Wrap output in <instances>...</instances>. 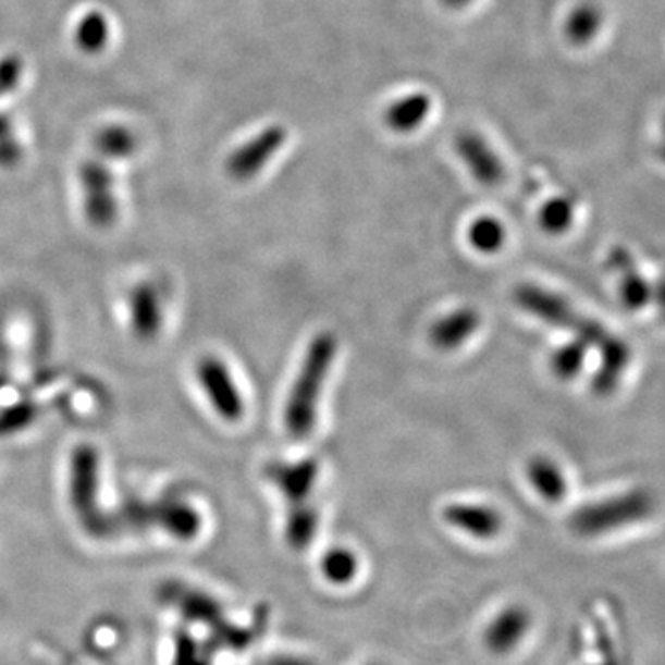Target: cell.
<instances>
[{"mask_svg":"<svg viewBox=\"0 0 665 665\" xmlns=\"http://www.w3.org/2000/svg\"><path fill=\"white\" fill-rule=\"evenodd\" d=\"M336 338L331 333H318L309 346L299 367L285 405V429L296 440H304L317 428L318 405L335 362Z\"/></svg>","mask_w":665,"mask_h":665,"instance_id":"6da1fadb","label":"cell"},{"mask_svg":"<svg viewBox=\"0 0 665 665\" xmlns=\"http://www.w3.org/2000/svg\"><path fill=\"white\" fill-rule=\"evenodd\" d=\"M148 529H161L176 540L189 542L200 534L201 516L182 500L130 501L115 513H106L104 538Z\"/></svg>","mask_w":665,"mask_h":665,"instance_id":"7a4b0ae2","label":"cell"},{"mask_svg":"<svg viewBox=\"0 0 665 665\" xmlns=\"http://www.w3.org/2000/svg\"><path fill=\"white\" fill-rule=\"evenodd\" d=\"M653 513V500L645 492H629L590 503L575 510L569 527L582 538H599L640 524Z\"/></svg>","mask_w":665,"mask_h":665,"instance_id":"3957f363","label":"cell"},{"mask_svg":"<svg viewBox=\"0 0 665 665\" xmlns=\"http://www.w3.org/2000/svg\"><path fill=\"white\" fill-rule=\"evenodd\" d=\"M514 301L524 311L531 312L532 317L540 318L547 324L574 331L580 336L579 341L584 342V344H595V346L606 349L614 342L608 333H604L601 325L588 322L580 317L579 312L575 311L566 299L556 296L551 291L538 287V285H519L514 291Z\"/></svg>","mask_w":665,"mask_h":665,"instance_id":"277c9868","label":"cell"},{"mask_svg":"<svg viewBox=\"0 0 665 665\" xmlns=\"http://www.w3.org/2000/svg\"><path fill=\"white\" fill-rule=\"evenodd\" d=\"M69 497L87 534L104 538L106 510L98 505V453L89 444L74 447L69 473Z\"/></svg>","mask_w":665,"mask_h":665,"instance_id":"5b68a950","label":"cell"},{"mask_svg":"<svg viewBox=\"0 0 665 665\" xmlns=\"http://www.w3.org/2000/svg\"><path fill=\"white\" fill-rule=\"evenodd\" d=\"M532 629L534 616L527 604H503L482 625V649L494 658H510L529 641Z\"/></svg>","mask_w":665,"mask_h":665,"instance_id":"8992f818","label":"cell"},{"mask_svg":"<svg viewBox=\"0 0 665 665\" xmlns=\"http://www.w3.org/2000/svg\"><path fill=\"white\" fill-rule=\"evenodd\" d=\"M196 375L201 389L208 394L209 403L213 405L217 415L222 420L238 421L245 415V399L233 381L230 368L219 357H204L196 367Z\"/></svg>","mask_w":665,"mask_h":665,"instance_id":"52a82bcc","label":"cell"},{"mask_svg":"<svg viewBox=\"0 0 665 665\" xmlns=\"http://www.w3.org/2000/svg\"><path fill=\"white\" fill-rule=\"evenodd\" d=\"M79 182L84 189V211L89 224L110 227L116 219V200L113 195V177L102 161H86L79 169Z\"/></svg>","mask_w":665,"mask_h":665,"instance_id":"ba28073f","label":"cell"},{"mask_svg":"<svg viewBox=\"0 0 665 665\" xmlns=\"http://www.w3.org/2000/svg\"><path fill=\"white\" fill-rule=\"evenodd\" d=\"M442 519L455 531L477 542H492L505 529V519L500 510L479 503H452L444 508Z\"/></svg>","mask_w":665,"mask_h":665,"instance_id":"9c48e42d","label":"cell"},{"mask_svg":"<svg viewBox=\"0 0 665 665\" xmlns=\"http://www.w3.org/2000/svg\"><path fill=\"white\" fill-rule=\"evenodd\" d=\"M287 139L285 130L272 126L237 148L227 159V172L235 180H250L261 172Z\"/></svg>","mask_w":665,"mask_h":665,"instance_id":"30bf717a","label":"cell"},{"mask_svg":"<svg viewBox=\"0 0 665 665\" xmlns=\"http://www.w3.org/2000/svg\"><path fill=\"white\" fill-rule=\"evenodd\" d=\"M264 476L291 505H298L307 503L312 494L320 476V465L317 458H306L299 463H270Z\"/></svg>","mask_w":665,"mask_h":665,"instance_id":"8fae6325","label":"cell"},{"mask_svg":"<svg viewBox=\"0 0 665 665\" xmlns=\"http://www.w3.org/2000/svg\"><path fill=\"white\" fill-rule=\"evenodd\" d=\"M130 324L139 341L148 342L158 336L163 324L161 298L152 283H139L128 296Z\"/></svg>","mask_w":665,"mask_h":665,"instance_id":"7c38bea8","label":"cell"},{"mask_svg":"<svg viewBox=\"0 0 665 665\" xmlns=\"http://www.w3.org/2000/svg\"><path fill=\"white\" fill-rule=\"evenodd\" d=\"M457 153L470 169L477 182L482 185L501 184L505 177V169L494 150L487 145V140L477 134H460L457 139Z\"/></svg>","mask_w":665,"mask_h":665,"instance_id":"4fadbf2b","label":"cell"},{"mask_svg":"<svg viewBox=\"0 0 665 665\" xmlns=\"http://www.w3.org/2000/svg\"><path fill=\"white\" fill-rule=\"evenodd\" d=\"M481 325V315L471 307H458L446 317L439 318L429 331V341L442 352L457 349L470 338Z\"/></svg>","mask_w":665,"mask_h":665,"instance_id":"5bb4252c","label":"cell"},{"mask_svg":"<svg viewBox=\"0 0 665 665\" xmlns=\"http://www.w3.org/2000/svg\"><path fill=\"white\" fill-rule=\"evenodd\" d=\"M320 579L331 588H349L360 575V558L348 545H333L318 561Z\"/></svg>","mask_w":665,"mask_h":665,"instance_id":"9a60e30c","label":"cell"},{"mask_svg":"<svg viewBox=\"0 0 665 665\" xmlns=\"http://www.w3.org/2000/svg\"><path fill=\"white\" fill-rule=\"evenodd\" d=\"M169 592H172V601L177 604V608L190 623H200L206 627L209 625L211 629H219V632H222L224 619H222L219 604L214 603L213 599L198 590H190L180 584L177 587L174 584ZM219 632H214V636Z\"/></svg>","mask_w":665,"mask_h":665,"instance_id":"2e32d148","label":"cell"},{"mask_svg":"<svg viewBox=\"0 0 665 665\" xmlns=\"http://www.w3.org/2000/svg\"><path fill=\"white\" fill-rule=\"evenodd\" d=\"M320 514L311 503L291 505L285 519V542L296 553L306 551L317 540Z\"/></svg>","mask_w":665,"mask_h":665,"instance_id":"e0dca14e","label":"cell"},{"mask_svg":"<svg viewBox=\"0 0 665 665\" xmlns=\"http://www.w3.org/2000/svg\"><path fill=\"white\" fill-rule=\"evenodd\" d=\"M527 479L542 500L558 503L568 494V482L561 468L547 457H534L527 465Z\"/></svg>","mask_w":665,"mask_h":665,"instance_id":"ac0fdd59","label":"cell"},{"mask_svg":"<svg viewBox=\"0 0 665 665\" xmlns=\"http://www.w3.org/2000/svg\"><path fill=\"white\" fill-rule=\"evenodd\" d=\"M431 111V98L423 93H415L399 98L386 110V123L396 132H410L418 128Z\"/></svg>","mask_w":665,"mask_h":665,"instance_id":"d6986e66","label":"cell"},{"mask_svg":"<svg viewBox=\"0 0 665 665\" xmlns=\"http://www.w3.org/2000/svg\"><path fill=\"white\" fill-rule=\"evenodd\" d=\"M505 226L494 217H479L468 227V241L481 254H497L505 245Z\"/></svg>","mask_w":665,"mask_h":665,"instance_id":"ffe728a7","label":"cell"},{"mask_svg":"<svg viewBox=\"0 0 665 665\" xmlns=\"http://www.w3.org/2000/svg\"><path fill=\"white\" fill-rule=\"evenodd\" d=\"M110 39V23L106 15L100 12L86 13L76 28V44L79 49L86 50L89 54H97L104 49Z\"/></svg>","mask_w":665,"mask_h":665,"instance_id":"44dd1931","label":"cell"},{"mask_svg":"<svg viewBox=\"0 0 665 665\" xmlns=\"http://www.w3.org/2000/svg\"><path fill=\"white\" fill-rule=\"evenodd\" d=\"M97 150L100 156H104L108 159H124L132 156L137 148V139L135 135L124 126L113 124L108 128L102 130L97 135Z\"/></svg>","mask_w":665,"mask_h":665,"instance_id":"7402d4cb","label":"cell"},{"mask_svg":"<svg viewBox=\"0 0 665 665\" xmlns=\"http://www.w3.org/2000/svg\"><path fill=\"white\" fill-rule=\"evenodd\" d=\"M601 26V12L598 8L584 4L571 12L566 23V34L577 45H584L595 37Z\"/></svg>","mask_w":665,"mask_h":665,"instance_id":"603a6c76","label":"cell"},{"mask_svg":"<svg viewBox=\"0 0 665 665\" xmlns=\"http://www.w3.org/2000/svg\"><path fill=\"white\" fill-rule=\"evenodd\" d=\"M574 204L568 198H553L540 209V226L551 235L568 232L574 224Z\"/></svg>","mask_w":665,"mask_h":665,"instance_id":"cb8c5ba5","label":"cell"},{"mask_svg":"<svg viewBox=\"0 0 665 665\" xmlns=\"http://www.w3.org/2000/svg\"><path fill=\"white\" fill-rule=\"evenodd\" d=\"M587 346L582 341H574L556 349L551 357V368L561 379H571L584 367Z\"/></svg>","mask_w":665,"mask_h":665,"instance_id":"d4e9b609","label":"cell"},{"mask_svg":"<svg viewBox=\"0 0 665 665\" xmlns=\"http://www.w3.org/2000/svg\"><path fill=\"white\" fill-rule=\"evenodd\" d=\"M211 656L213 651L208 648V643L201 645L193 636L180 632L172 665H211Z\"/></svg>","mask_w":665,"mask_h":665,"instance_id":"484cf974","label":"cell"},{"mask_svg":"<svg viewBox=\"0 0 665 665\" xmlns=\"http://www.w3.org/2000/svg\"><path fill=\"white\" fill-rule=\"evenodd\" d=\"M21 159V147L13 134L12 123L4 113H0V167L12 169Z\"/></svg>","mask_w":665,"mask_h":665,"instance_id":"4316f807","label":"cell"},{"mask_svg":"<svg viewBox=\"0 0 665 665\" xmlns=\"http://www.w3.org/2000/svg\"><path fill=\"white\" fill-rule=\"evenodd\" d=\"M34 418H36V407L34 405H28V403L15 405L12 409H8L4 415H0V433L25 428Z\"/></svg>","mask_w":665,"mask_h":665,"instance_id":"83f0119b","label":"cell"},{"mask_svg":"<svg viewBox=\"0 0 665 665\" xmlns=\"http://www.w3.org/2000/svg\"><path fill=\"white\" fill-rule=\"evenodd\" d=\"M23 74V62L19 56H7L0 62V98L7 97L17 87L19 79Z\"/></svg>","mask_w":665,"mask_h":665,"instance_id":"f1b7e54d","label":"cell"},{"mask_svg":"<svg viewBox=\"0 0 665 665\" xmlns=\"http://www.w3.org/2000/svg\"><path fill=\"white\" fill-rule=\"evenodd\" d=\"M264 665H318L315 660L307 658L304 654L280 653L274 654Z\"/></svg>","mask_w":665,"mask_h":665,"instance_id":"f546056e","label":"cell"},{"mask_svg":"<svg viewBox=\"0 0 665 665\" xmlns=\"http://www.w3.org/2000/svg\"><path fill=\"white\" fill-rule=\"evenodd\" d=\"M442 2L450 8H463L466 4H470L471 0H442Z\"/></svg>","mask_w":665,"mask_h":665,"instance_id":"4dcf8cb0","label":"cell"},{"mask_svg":"<svg viewBox=\"0 0 665 665\" xmlns=\"http://www.w3.org/2000/svg\"><path fill=\"white\" fill-rule=\"evenodd\" d=\"M590 665H616V664H612L611 660H604V662H601V664H590Z\"/></svg>","mask_w":665,"mask_h":665,"instance_id":"1f68e13d","label":"cell"},{"mask_svg":"<svg viewBox=\"0 0 665 665\" xmlns=\"http://www.w3.org/2000/svg\"><path fill=\"white\" fill-rule=\"evenodd\" d=\"M365 665H385V664H381V662H370V664H365Z\"/></svg>","mask_w":665,"mask_h":665,"instance_id":"d6a6232c","label":"cell"},{"mask_svg":"<svg viewBox=\"0 0 665 665\" xmlns=\"http://www.w3.org/2000/svg\"><path fill=\"white\" fill-rule=\"evenodd\" d=\"M662 156H664V159H665V150H664V152H662Z\"/></svg>","mask_w":665,"mask_h":665,"instance_id":"836d02e7","label":"cell"},{"mask_svg":"<svg viewBox=\"0 0 665 665\" xmlns=\"http://www.w3.org/2000/svg\"><path fill=\"white\" fill-rule=\"evenodd\" d=\"M664 128H665V123H664Z\"/></svg>","mask_w":665,"mask_h":665,"instance_id":"e575fe53","label":"cell"}]
</instances>
